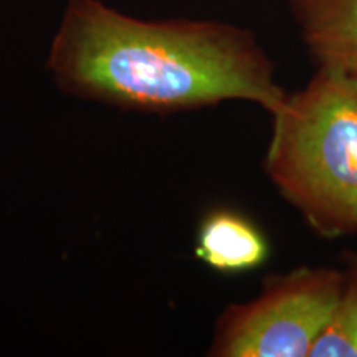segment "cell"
<instances>
[{"instance_id":"3","label":"cell","mask_w":357,"mask_h":357,"mask_svg":"<svg viewBox=\"0 0 357 357\" xmlns=\"http://www.w3.org/2000/svg\"><path fill=\"white\" fill-rule=\"evenodd\" d=\"M346 271L298 268L270 275L255 300L230 305L217 321L208 356L303 357L341 298Z\"/></svg>"},{"instance_id":"1","label":"cell","mask_w":357,"mask_h":357,"mask_svg":"<svg viewBox=\"0 0 357 357\" xmlns=\"http://www.w3.org/2000/svg\"><path fill=\"white\" fill-rule=\"evenodd\" d=\"M48 70L82 100L172 114L240 100L275 114L287 93L247 30L217 22H146L100 0H71Z\"/></svg>"},{"instance_id":"6","label":"cell","mask_w":357,"mask_h":357,"mask_svg":"<svg viewBox=\"0 0 357 357\" xmlns=\"http://www.w3.org/2000/svg\"><path fill=\"white\" fill-rule=\"evenodd\" d=\"M310 357H357V268L347 266L342 288L331 319L316 339Z\"/></svg>"},{"instance_id":"2","label":"cell","mask_w":357,"mask_h":357,"mask_svg":"<svg viewBox=\"0 0 357 357\" xmlns=\"http://www.w3.org/2000/svg\"><path fill=\"white\" fill-rule=\"evenodd\" d=\"M263 169L316 234L357 235V73L318 66L287 96Z\"/></svg>"},{"instance_id":"5","label":"cell","mask_w":357,"mask_h":357,"mask_svg":"<svg viewBox=\"0 0 357 357\" xmlns=\"http://www.w3.org/2000/svg\"><path fill=\"white\" fill-rule=\"evenodd\" d=\"M318 66L357 73V0H291Z\"/></svg>"},{"instance_id":"7","label":"cell","mask_w":357,"mask_h":357,"mask_svg":"<svg viewBox=\"0 0 357 357\" xmlns=\"http://www.w3.org/2000/svg\"><path fill=\"white\" fill-rule=\"evenodd\" d=\"M344 261H346L347 266H356L357 268V253H354V252L344 253Z\"/></svg>"},{"instance_id":"4","label":"cell","mask_w":357,"mask_h":357,"mask_svg":"<svg viewBox=\"0 0 357 357\" xmlns=\"http://www.w3.org/2000/svg\"><path fill=\"white\" fill-rule=\"evenodd\" d=\"M195 257L222 275H242L265 265L270 243L252 218L234 208L218 207L200 220L195 235Z\"/></svg>"}]
</instances>
